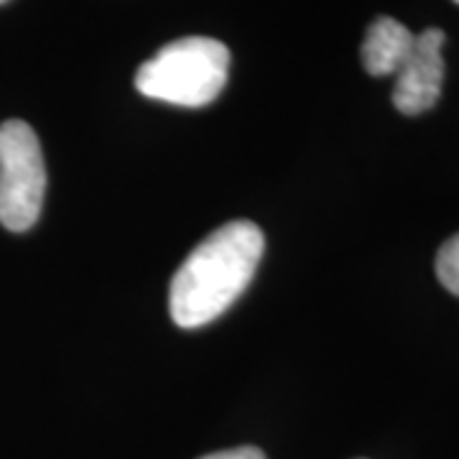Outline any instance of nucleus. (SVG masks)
<instances>
[{"label": "nucleus", "instance_id": "1", "mask_svg": "<svg viewBox=\"0 0 459 459\" xmlns=\"http://www.w3.org/2000/svg\"><path fill=\"white\" fill-rule=\"evenodd\" d=\"M263 246L261 228L247 220L228 222L204 238L171 281L169 309L177 327H204L228 312L255 276Z\"/></svg>", "mask_w": 459, "mask_h": 459}, {"label": "nucleus", "instance_id": "2", "mask_svg": "<svg viewBox=\"0 0 459 459\" xmlns=\"http://www.w3.org/2000/svg\"><path fill=\"white\" fill-rule=\"evenodd\" d=\"M230 51L210 36H186L166 44L135 72V90L179 108H204L225 90Z\"/></svg>", "mask_w": 459, "mask_h": 459}, {"label": "nucleus", "instance_id": "3", "mask_svg": "<svg viewBox=\"0 0 459 459\" xmlns=\"http://www.w3.org/2000/svg\"><path fill=\"white\" fill-rule=\"evenodd\" d=\"M47 192V166L36 133L23 120L0 126V225L26 232L36 225Z\"/></svg>", "mask_w": 459, "mask_h": 459}, {"label": "nucleus", "instance_id": "4", "mask_svg": "<svg viewBox=\"0 0 459 459\" xmlns=\"http://www.w3.org/2000/svg\"><path fill=\"white\" fill-rule=\"evenodd\" d=\"M444 41L446 33L442 29L416 33L413 49L395 72L394 105L398 113L421 115L439 102L444 84Z\"/></svg>", "mask_w": 459, "mask_h": 459}, {"label": "nucleus", "instance_id": "5", "mask_svg": "<svg viewBox=\"0 0 459 459\" xmlns=\"http://www.w3.org/2000/svg\"><path fill=\"white\" fill-rule=\"evenodd\" d=\"M413 39H416V33H411L401 21L377 16L368 26L365 41H362L360 56L365 72L373 77L395 74L413 49Z\"/></svg>", "mask_w": 459, "mask_h": 459}, {"label": "nucleus", "instance_id": "6", "mask_svg": "<svg viewBox=\"0 0 459 459\" xmlns=\"http://www.w3.org/2000/svg\"><path fill=\"white\" fill-rule=\"evenodd\" d=\"M437 279L449 294L459 296V232L437 253Z\"/></svg>", "mask_w": 459, "mask_h": 459}, {"label": "nucleus", "instance_id": "7", "mask_svg": "<svg viewBox=\"0 0 459 459\" xmlns=\"http://www.w3.org/2000/svg\"><path fill=\"white\" fill-rule=\"evenodd\" d=\"M202 459H265L261 449L255 446H238V449H225V452H214Z\"/></svg>", "mask_w": 459, "mask_h": 459}, {"label": "nucleus", "instance_id": "8", "mask_svg": "<svg viewBox=\"0 0 459 459\" xmlns=\"http://www.w3.org/2000/svg\"><path fill=\"white\" fill-rule=\"evenodd\" d=\"M3 3H8V0H0V5H3Z\"/></svg>", "mask_w": 459, "mask_h": 459}, {"label": "nucleus", "instance_id": "9", "mask_svg": "<svg viewBox=\"0 0 459 459\" xmlns=\"http://www.w3.org/2000/svg\"><path fill=\"white\" fill-rule=\"evenodd\" d=\"M455 3H457V5H459V0H455Z\"/></svg>", "mask_w": 459, "mask_h": 459}]
</instances>
